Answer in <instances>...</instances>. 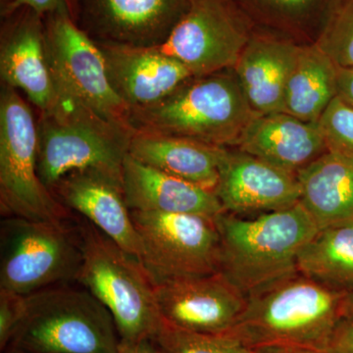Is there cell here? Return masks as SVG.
Masks as SVG:
<instances>
[{"instance_id":"obj_2","label":"cell","mask_w":353,"mask_h":353,"mask_svg":"<svg viewBox=\"0 0 353 353\" xmlns=\"http://www.w3.org/2000/svg\"><path fill=\"white\" fill-rule=\"evenodd\" d=\"M234 75L222 71L192 78L162 101L131 109L134 132L196 139L220 148H236L257 115Z\"/></svg>"},{"instance_id":"obj_3","label":"cell","mask_w":353,"mask_h":353,"mask_svg":"<svg viewBox=\"0 0 353 353\" xmlns=\"http://www.w3.org/2000/svg\"><path fill=\"white\" fill-rule=\"evenodd\" d=\"M215 221L220 234L219 272L245 296L297 270L299 252L318 231L301 202L253 219L224 212Z\"/></svg>"},{"instance_id":"obj_14","label":"cell","mask_w":353,"mask_h":353,"mask_svg":"<svg viewBox=\"0 0 353 353\" xmlns=\"http://www.w3.org/2000/svg\"><path fill=\"white\" fill-rule=\"evenodd\" d=\"M226 212L282 210L301 201L296 175L259 157L225 148L214 190Z\"/></svg>"},{"instance_id":"obj_9","label":"cell","mask_w":353,"mask_h":353,"mask_svg":"<svg viewBox=\"0 0 353 353\" xmlns=\"http://www.w3.org/2000/svg\"><path fill=\"white\" fill-rule=\"evenodd\" d=\"M43 28L46 57L57 97L132 130L131 109L111 87L101 50L75 24L68 7L44 15Z\"/></svg>"},{"instance_id":"obj_26","label":"cell","mask_w":353,"mask_h":353,"mask_svg":"<svg viewBox=\"0 0 353 353\" xmlns=\"http://www.w3.org/2000/svg\"><path fill=\"white\" fill-rule=\"evenodd\" d=\"M152 338L162 353H252L231 334L192 333L162 320Z\"/></svg>"},{"instance_id":"obj_27","label":"cell","mask_w":353,"mask_h":353,"mask_svg":"<svg viewBox=\"0 0 353 353\" xmlns=\"http://www.w3.org/2000/svg\"><path fill=\"white\" fill-rule=\"evenodd\" d=\"M316 46L340 69H353V0H339Z\"/></svg>"},{"instance_id":"obj_25","label":"cell","mask_w":353,"mask_h":353,"mask_svg":"<svg viewBox=\"0 0 353 353\" xmlns=\"http://www.w3.org/2000/svg\"><path fill=\"white\" fill-rule=\"evenodd\" d=\"M252 21V16L288 26L319 20L324 28L339 0H233Z\"/></svg>"},{"instance_id":"obj_32","label":"cell","mask_w":353,"mask_h":353,"mask_svg":"<svg viewBox=\"0 0 353 353\" xmlns=\"http://www.w3.org/2000/svg\"><path fill=\"white\" fill-rule=\"evenodd\" d=\"M338 95L353 108V69L338 68Z\"/></svg>"},{"instance_id":"obj_12","label":"cell","mask_w":353,"mask_h":353,"mask_svg":"<svg viewBox=\"0 0 353 353\" xmlns=\"http://www.w3.org/2000/svg\"><path fill=\"white\" fill-rule=\"evenodd\" d=\"M75 24L97 44L152 48L168 39L190 0H67Z\"/></svg>"},{"instance_id":"obj_11","label":"cell","mask_w":353,"mask_h":353,"mask_svg":"<svg viewBox=\"0 0 353 353\" xmlns=\"http://www.w3.org/2000/svg\"><path fill=\"white\" fill-rule=\"evenodd\" d=\"M252 36V21L233 0H190L170 36L157 48L197 78L234 69Z\"/></svg>"},{"instance_id":"obj_34","label":"cell","mask_w":353,"mask_h":353,"mask_svg":"<svg viewBox=\"0 0 353 353\" xmlns=\"http://www.w3.org/2000/svg\"><path fill=\"white\" fill-rule=\"evenodd\" d=\"M252 353H327L308 348L287 347V345H266L252 348Z\"/></svg>"},{"instance_id":"obj_23","label":"cell","mask_w":353,"mask_h":353,"mask_svg":"<svg viewBox=\"0 0 353 353\" xmlns=\"http://www.w3.org/2000/svg\"><path fill=\"white\" fill-rule=\"evenodd\" d=\"M338 95V67L316 43L299 46L285 88L282 112L318 122Z\"/></svg>"},{"instance_id":"obj_1","label":"cell","mask_w":353,"mask_h":353,"mask_svg":"<svg viewBox=\"0 0 353 353\" xmlns=\"http://www.w3.org/2000/svg\"><path fill=\"white\" fill-rule=\"evenodd\" d=\"M345 294L292 272L248 292L229 334L250 348L287 345L327 352L343 319Z\"/></svg>"},{"instance_id":"obj_29","label":"cell","mask_w":353,"mask_h":353,"mask_svg":"<svg viewBox=\"0 0 353 353\" xmlns=\"http://www.w3.org/2000/svg\"><path fill=\"white\" fill-rule=\"evenodd\" d=\"M26 296L0 289V350L6 352L26 312Z\"/></svg>"},{"instance_id":"obj_19","label":"cell","mask_w":353,"mask_h":353,"mask_svg":"<svg viewBox=\"0 0 353 353\" xmlns=\"http://www.w3.org/2000/svg\"><path fill=\"white\" fill-rule=\"evenodd\" d=\"M122 183L128 208L131 211L211 218L226 212L213 190L169 175L130 154L123 164Z\"/></svg>"},{"instance_id":"obj_36","label":"cell","mask_w":353,"mask_h":353,"mask_svg":"<svg viewBox=\"0 0 353 353\" xmlns=\"http://www.w3.org/2000/svg\"><path fill=\"white\" fill-rule=\"evenodd\" d=\"M2 353H28V352H22V350H15V348L9 347V348H7L6 352H3Z\"/></svg>"},{"instance_id":"obj_8","label":"cell","mask_w":353,"mask_h":353,"mask_svg":"<svg viewBox=\"0 0 353 353\" xmlns=\"http://www.w3.org/2000/svg\"><path fill=\"white\" fill-rule=\"evenodd\" d=\"M82 261L76 228L65 222L4 217L0 223V289L29 296L76 282Z\"/></svg>"},{"instance_id":"obj_20","label":"cell","mask_w":353,"mask_h":353,"mask_svg":"<svg viewBox=\"0 0 353 353\" xmlns=\"http://www.w3.org/2000/svg\"><path fill=\"white\" fill-rule=\"evenodd\" d=\"M299 50L290 41L252 34L234 70L255 112H282L285 85Z\"/></svg>"},{"instance_id":"obj_33","label":"cell","mask_w":353,"mask_h":353,"mask_svg":"<svg viewBox=\"0 0 353 353\" xmlns=\"http://www.w3.org/2000/svg\"><path fill=\"white\" fill-rule=\"evenodd\" d=\"M118 353H162L152 336L141 340L123 343L120 341Z\"/></svg>"},{"instance_id":"obj_21","label":"cell","mask_w":353,"mask_h":353,"mask_svg":"<svg viewBox=\"0 0 353 353\" xmlns=\"http://www.w3.org/2000/svg\"><path fill=\"white\" fill-rule=\"evenodd\" d=\"M224 150L196 139L134 132L129 154L148 166L214 192Z\"/></svg>"},{"instance_id":"obj_4","label":"cell","mask_w":353,"mask_h":353,"mask_svg":"<svg viewBox=\"0 0 353 353\" xmlns=\"http://www.w3.org/2000/svg\"><path fill=\"white\" fill-rule=\"evenodd\" d=\"M37 129L39 176L50 190L75 171L99 170L122 180L132 130L58 97L52 108L41 112Z\"/></svg>"},{"instance_id":"obj_18","label":"cell","mask_w":353,"mask_h":353,"mask_svg":"<svg viewBox=\"0 0 353 353\" xmlns=\"http://www.w3.org/2000/svg\"><path fill=\"white\" fill-rule=\"evenodd\" d=\"M236 148L294 175L328 152L318 122L284 112L257 114Z\"/></svg>"},{"instance_id":"obj_16","label":"cell","mask_w":353,"mask_h":353,"mask_svg":"<svg viewBox=\"0 0 353 353\" xmlns=\"http://www.w3.org/2000/svg\"><path fill=\"white\" fill-rule=\"evenodd\" d=\"M51 190L62 205L82 215L139 260L141 241L121 179L99 170L75 171L63 176Z\"/></svg>"},{"instance_id":"obj_15","label":"cell","mask_w":353,"mask_h":353,"mask_svg":"<svg viewBox=\"0 0 353 353\" xmlns=\"http://www.w3.org/2000/svg\"><path fill=\"white\" fill-rule=\"evenodd\" d=\"M0 75L3 85L24 92L39 112L57 103L44 44L43 16L26 7L6 16L0 43Z\"/></svg>"},{"instance_id":"obj_28","label":"cell","mask_w":353,"mask_h":353,"mask_svg":"<svg viewBox=\"0 0 353 353\" xmlns=\"http://www.w3.org/2000/svg\"><path fill=\"white\" fill-rule=\"evenodd\" d=\"M330 152L353 159V108L339 95L318 120Z\"/></svg>"},{"instance_id":"obj_24","label":"cell","mask_w":353,"mask_h":353,"mask_svg":"<svg viewBox=\"0 0 353 353\" xmlns=\"http://www.w3.org/2000/svg\"><path fill=\"white\" fill-rule=\"evenodd\" d=\"M296 269L338 292H353V219L318 229L301 248Z\"/></svg>"},{"instance_id":"obj_6","label":"cell","mask_w":353,"mask_h":353,"mask_svg":"<svg viewBox=\"0 0 353 353\" xmlns=\"http://www.w3.org/2000/svg\"><path fill=\"white\" fill-rule=\"evenodd\" d=\"M78 220L83 261L76 283L108 309L120 341L152 336L161 317L154 287L143 265L88 221Z\"/></svg>"},{"instance_id":"obj_10","label":"cell","mask_w":353,"mask_h":353,"mask_svg":"<svg viewBox=\"0 0 353 353\" xmlns=\"http://www.w3.org/2000/svg\"><path fill=\"white\" fill-rule=\"evenodd\" d=\"M141 257L152 284L219 272L220 234L216 218L131 211Z\"/></svg>"},{"instance_id":"obj_35","label":"cell","mask_w":353,"mask_h":353,"mask_svg":"<svg viewBox=\"0 0 353 353\" xmlns=\"http://www.w3.org/2000/svg\"><path fill=\"white\" fill-rule=\"evenodd\" d=\"M343 318L353 319V292L345 294L343 299Z\"/></svg>"},{"instance_id":"obj_13","label":"cell","mask_w":353,"mask_h":353,"mask_svg":"<svg viewBox=\"0 0 353 353\" xmlns=\"http://www.w3.org/2000/svg\"><path fill=\"white\" fill-rule=\"evenodd\" d=\"M153 287L162 320L192 333L229 334L245 307V294L220 272L172 279Z\"/></svg>"},{"instance_id":"obj_22","label":"cell","mask_w":353,"mask_h":353,"mask_svg":"<svg viewBox=\"0 0 353 353\" xmlns=\"http://www.w3.org/2000/svg\"><path fill=\"white\" fill-rule=\"evenodd\" d=\"M301 203L318 229L353 219V159L325 152L296 174Z\"/></svg>"},{"instance_id":"obj_7","label":"cell","mask_w":353,"mask_h":353,"mask_svg":"<svg viewBox=\"0 0 353 353\" xmlns=\"http://www.w3.org/2000/svg\"><path fill=\"white\" fill-rule=\"evenodd\" d=\"M0 211L4 217L64 223L71 211L60 203L38 172V129L17 90L0 94Z\"/></svg>"},{"instance_id":"obj_30","label":"cell","mask_w":353,"mask_h":353,"mask_svg":"<svg viewBox=\"0 0 353 353\" xmlns=\"http://www.w3.org/2000/svg\"><path fill=\"white\" fill-rule=\"evenodd\" d=\"M25 7L32 9L39 15L44 16L46 14L68 7V2L67 0H11L4 7L2 16L6 17Z\"/></svg>"},{"instance_id":"obj_17","label":"cell","mask_w":353,"mask_h":353,"mask_svg":"<svg viewBox=\"0 0 353 353\" xmlns=\"http://www.w3.org/2000/svg\"><path fill=\"white\" fill-rule=\"evenodd\" d=\"M97 46L111 87L130 109L157 103L194 78L185 65L157 48Z\"/></svg>"},{"instance_id":"obj_5","label":"cell","mask_w":353,"mask_h":353,"mask_svg":"<svg viewBox=\"0 0 353 353\" xmlns=\"http://www.w3.org/2000/svg\"><path fill=\"white\" fill-rule=\"evenodd\" d=\"M26 312L9 347L28 353H118L108 308L85 288L52 285L26 296Z\"/></svg>"},{"instance_id":"obj_31","label":"cell","mask_w":353,"mask_h":353,"mask_svg":"<svg viewBox=\"0 0 353 353\" xmlns=\"http://www.w3.org/2000/svg\"><path fill=\"white\" fill-rule=\"evenodd\" d=\"M327 353H353V319L343 318L339 322Z\"/></svg>"}]
</instances>
